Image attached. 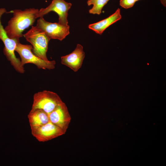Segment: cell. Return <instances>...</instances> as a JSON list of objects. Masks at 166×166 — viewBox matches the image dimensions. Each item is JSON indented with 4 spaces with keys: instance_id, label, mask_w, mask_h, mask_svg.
<instances>
[{
    "instance_id": "1",
    "label": "cell",
    "mask_w": 166,
    "mask_h": 166,
    "mask_svg": "<svg viewBox=\"0 0 166 166\" xmlns=\"http://www.w3.org/2000/svg\"><path fill=\"white\" fill-rule=\"evenodd\" d=\"M39 10L30 8L23 10L16 9L11 11L13 16L4 28L9 37L19 40L23 36L22 32L24 30L34 24Z\"/></svg>"
},
{
    "instance_id": "2",
    "label": "cell",
    "mask_w": 166,
    "mask_h": 166,
    "mask_svg": "<svg viewBox=\"0 0 166 166\" xmlns=\"http://www.w3.org/2000/svg\"><path fill=\"white\" fill-rule=\"evenodd\" d=\"M26 41L32 46V51L38 57L48 61L46 53L50 39L36 26H32L30 30L23 34Z\"/></svg>"
},
{
    "instance_id": "3",
    "label": "cell",
    "mask_w": 166,
    "mask_h": 166,
    "mask_svg": "<svg viewBox=\"0 0 166 166\" xmlns=\"http://www.w3.org/2000/svg\"><path fill=\"white\" fill-rule=\"evenodd\" d=\"M6 12L5 8H0V39L2 41L4 45L3 53L15 70L20 73H23L25 72L24 67L22 65L20 59L16 57L14 53L15 49L17 44L19 42V40L9 38L2 24L1 17Z\"/></svg>"
},
{
    "instance_id": "4",
    "label": "cell",
    "mask_w": 166,
    "mask_h": 166,
    "mask_svg": "<svg viewBox=\"0 0 166 166\" xmlns=\"http://www.w3.org/2000/svg\"><path fill=\"white\" fill-rule=\"evenodd\" d=\"M63 102L57 93L44 90L34 95L31 110L40 109L48 115Z\"/></svg>"
},
{
    "instance_id": "5",
    "label": "cell",
    "mask_w": 166,
    "mask_h": 166,
    "mask_svg": "<svg viewBox=\"0 0 166 166\" xmlns=\"http://www.w3.org/2000/svg\"><path fill=\"white\" fill-rule=\"evenodd\" d=\"M31 45L22 44L18 42L15 51L19 55L21 58V63L24 66L25 64L31 63L35 65L39 69H52L55 68L56 61L54 60L46 61L35 55L32 49Z\"/></svg>"
},
{
    "instance_id": "6",
    "label": "cell",
    "mask_w": 166,
    "mask_h": 166,
    "mask_svg": "<svg viewBox=\"0 0 166 166\" xmlns=\"http://www.w3.org/2000/svg\"><path fill=\"white\" fill-rule=\"evenodd\" d=\"M44 31L51 39L62 41L69 34V26L58 23H51L45 21L43 17L39 18L36 25Z\"/></svg>"
},
{
    "instance_id": "7",
    "label": "cell",
    "mask_w": 166,
    "mask_h": 166,
    "mask_svg": "<svg viewBox=\"0 0 166 166\" xmlns=\"http://www.w3.org/2000/svg\"><path fill=\"white\" fill-rule=\"evenodd\" d=\"M72 4L64 0H52L51 3L45 8H41L37 14V18L43 16L51 11L55 12L59 16V23L68 25V12L72 6Z\"/></svg>"
},
{
    "instance_id": "8",
    "label": "cell",
    "mask_w": 166,
    "mask_h": 166,
    "mask_svg": "<svg viewBox=\"0 0 166 166\" xmlns=\"http://www.w3.org/2000/svg\"><path fill=\"white\" fill-rule=\"evenodd\" d=\"M31 129L33 136L40 142L47 141L65 134L61 128L50 121L42 125L31 128Z\"/></svg>"
},
{
    "instance_id": "9",
    "label": "cell",
    "mask_w": 166,
    "mask_h": 166,
    "mask_svg": "<svg viewBox=\"0 0 166 166\" xmlns=\"http://www.w3.org/2000/svg\"><path fill=\"white\" fill-rule=\"evenodd\" d=\"M48 115L49 121L61 128L65 133L71 120L65 104L62 102Z\"/></svg>"
},
{
    "instance_id": "10",
    "label": "cell",
    "mask_w": 166,
    "mask_h": 166,
    "mask_svg": "<svg viewBox=\"0 0 166 166\" xmlns=\"http://www.w3.org/2000/svg\"><path fill=\"white\" fill-rule=\"evenodd\" d=\"M85 56L83 46L77 44L72 53L61 57V62L73 71L76 72L81 67Z\"/></svg>"
},
{
    "instance_id": "11",
    "label": "cell",
    "mask_w": 166,
    "mask_h": 166,
    "mask_svg": "<svg viewBox=\"0 0 166 166\" xmlns=\"http://www.w3.org/2000/svg\"><path fill=\"white\" fill-rule=\"evenodd\" d=\"M121 10L118 8L109 17L96 23L89 25L88 28L97 34L101 35L108 27L121 20Z\"/></svg>"
},
{
    "instance_id": "12",
    "label": "cell",
    "mask_w": 166,
    "mask_h": 166,
    "mask_svg": "<svg viewBox=\"0 0 166 166\" xmlns=\"http://www.w3.org/2000/svg\"><path fill=\"white\" fill-rule=\"evenodd\" d=\"M28 117L30 128L42 125L49 121L48 114L40 109L31 110Z\"/></svg>"
},
{
    "instance_id": "13",
    "label": "cell",
    "mask_w": 166,
    "mask_h": 166,
    "mask_svg": "<svg viewBox=\"0 0 166 166\" xmlns=\"http://www.w3.org/2000/svg\"><path fill=\"white\" fill-rule=\"evenodd\" d=\"M109 0H97L92 8L89 10V13L93 14H100L104 6Z\"/></svg>"
},
{
    "instance_id": "14",
    "label": "cell",
    "mask_w": 166,
    "mask_h": 166,
    "mask_svg": "<svg viewBox=\"0 0 166 166\" xmlns=\"http://www.w3.org/2000/svg\"><path fill=\"white\" fill-rule=\"evenodd\" d=\"M136 2L135 0H120L119 4L122 7L128 9L132 7Z\"/></svg>"
},
{
    "instance_id": "15",
    "label": "cell",
    "mask_w": 166,
    "mask_h": 166,
    "mask_svg": "<svg viewBox=\"0 0 166 166\" xmlns=\"http://www.w3.org/2000/svg\"><path fill=\"white\" fill-rule=\"evenodd\" d=\"M97 0H89L87 1V4L89 6L93 5Z\"/></svg>"
},
{
    "instance_id": "16",
    "label": "cell",
    "mask_w": 166,
    "mask_h": 166,
    "mask_svg": "<svg viewBox=\"0 0 166 166\" xmlns=\"http://www.w3.org/2000/svg\"><path fill=\"white\" fill-rule=\"evenodd\" d=\"M162 4L165 7H166V0H160Z\"/></svg>"
},
{
    "instance_id": "17",
    "label": "cell",
    "mask_w": 166,
    "mask_h": 166,
    "mask_svg": "<svg viewBox=\"0 0 166 166\" xmlns=\"http://www.w3.org/2000/svg\"><path fill=\"white\" fill-rule=\"evenodd\" d=\"M135 0V1H136V2H137V1H139V0Z\"/></svg>"
}]
</instances>
